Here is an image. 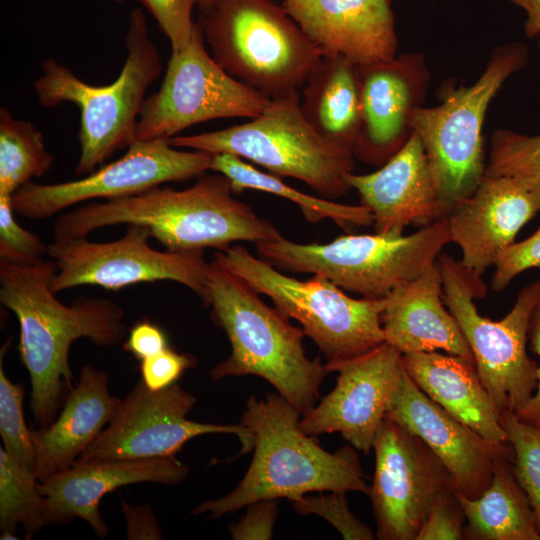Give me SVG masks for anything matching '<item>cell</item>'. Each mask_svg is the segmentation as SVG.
Segmentation results:
<instances>
[{
  "instance_id": "obj_13",
  "label": "cell",
  "mask_w": 540,
  "mask_h": 540,
  "mask_svg": "<svg viewBox=\"0 0 540 540\" xmlns=\"http://www.w3.org/2000/svg\"><path fill=\"white\" fill-rule=\"evenodd\" d=\"M150 238L146 227L128 224L125 234L111 242H91L87 237L54 240L48 254L58 270L51 290L57 294L83 285L115 290L169 280L188 287L203 301L211 265L203 251H158L150 246Z\"/></svg>"
},
{
  "instance_id": "obj_16",
  "label": "cell",
  "mask_w": 540,
  "mask_h": 540,
  "mask_svg": "<svg viewBox=\"0 0 540 540\" xmlns=\"http://www.w3.org/2000/svg\"><path fill=\"white\" fill-rule=\"evenodd\" d=\"M369 488L380 540H416L436 498L454 489L441 460L417 435L388 419L373 443Z\"/></svg>"
},
{
  "instance_id": "obj_24",
  "label": "cell",
  "mask_w": 540,
  "mask_h": 540,
  "mask_svg": "<svg viewBox=\"0 0 540 540\" xmlns=\"http://www.w3.org/2000/svg\"><path fill=\"white\" fill-rule=\"evenodd\" d=\"M381 322L385 342L402 355L443 350L475 363L456 319L444 307L437 262L385 298Z\"/></svg>"
},
{
  "instance_id": "obj_7",
  "label": "cell",
  "mask_w": 540,
  "mask_h": 540,
  "mask_svg": "<svg viewBox=\"0 0 540 540\" xmlns=\"http://www.w3.org/2000/svg\"><path fill=\"white\" fill-rule=\"evenodd\" d=\"M213 261L268 296L285 317L297 320L329 365L361 356L385 342L381 322L385 298L354 299L318 275L304 281L289 277L240 245L217 250Z\"/></svg>"
},
{
  "instance_id": "obj_18",
  "label": "cell",
  "mask_w": 540,
  "mask_h": 540,
  "mask_svg": "<svg viewBox=\"0 0 540 540\" xmlns=\"http://www.w3.org/2000/svg\"><path fill=\"white\" fill-rule=\"evenodd\" d=\"M357 71L360 125L353 153L366 163L383 165L412 133L411 116L429 74L420 53L357 65Z\"/></svg>"
},
{
  "instance_id": "obj_38",
  "label": "cell",
  "mask_w": 540,
  "mask_h": 540,
  "mask_svg": "<svg viewBox=\"0 0 540 540\" xmlns=\"http://www.w3.org/2000/svg\"><path fill=\"white\" fill-rule=\"evenodd\" d=\"M465 515L454 489L434 501L416 540H459L464 538Z\"/></svg>"
},
{
  "instance_id": "obj_14",
  "label": "cell",
  "mask_w": 540,
  "mask_h": 540,
  "mask_svg": "<svg viewBox=\"0 0 540 540\" xmlns=\"http://www.w3.org/2000/svg\"><path fill=\"white\" fill-rule=\"evenodd\" d=\"M212 157L207 151L174 147L166 139H136L122 157L81 179L26 183L11 196L12 206L22 217L45 219L90 199L127 197L166 182L199 177L210 170Z\"/></svg>"
},
{
  "instance_id": "obj_17",
  "label": "cell",
  "mask_w": 540,
  "mask_h": 540,
  "mask_svg": "<svg viewBox=\"0 0 540 540\" xmlns=\"http://www.w3.org/2000/svg\"><path fill=\"white\" fill-rule=\"evenodd\" d=\"M325 364L329 373L338 372L336 386L301 417L299 426L312 436L338 432L369 454L404 369L402 354L384 342L353 359Z\"/></svg>"
},
{
  "instance_id": "obj_45",
  "label": "cell",
  "mask_w": 540,
  "mask_h": 540,
  "mask_svg": "<svg viewBox=\"0 0 540 540\" xmlns=\"http://www.w3.org/2000/svg\"><path fill=\"white\" fill-rule=\"evenodd\" d=\"M526 14L524 32L528 38L538 37L540 48V0H509Z\"/></svg>"
},
{
  "instance_id": "obj_46",
  "label": "cell",
  "mask_w": 540,
  "mask_h": 540,
  "mask_svg": "<svg viewBox=\"0 0 540 540\" xmlns=\"http://www.w3.org/2000/svg\"><path fill=\"white\" fill-rule=\"evenodd\" d=\"M215 1L216 0H198L197 6L201 14L209 12L213 8Z\"/></svg>"
},
{
  "instance_id": "obj_31",
  "label": "cell",
  "mask_w": 540,
  "mask_h": 540,
  "mask_svg": "<svg viewBox=\"0 0 540 540\" xmlns=\"http://www.w3.org/2000/svg\"><path fill=\"white\" fill-rule=\"evenodd\" d=\"M21 525L27 538L47 526L44 497L35 474L0 448V530L1 539H18Z\"/></svg>"
},
{
  "instance_id": "obj_9",
  "label": "cell",
  "mask_w": 540,
  "mask_h": 540,
  "mask_svg": "<svg viewBox=\"0 0 540 540\" xmlns=\"http://www.w3.org/2000/svg\"><path fill=\"white\" fill-rule=\"evenodd\" d=\"M447 217L403 236L349 234L325 244L283 236L256 244L259 256L281 269L324 277L366 298H386L434 264L450 243Z\"/></svg>"
},
{
  "instance_id": "obj_20",
  "label": "cell",
  "mask_w": 540,
  "mask_h": 540,
  "mask_svg": "<svg viewBox=\"0 0 540 540\" xmlns=\"http://www.w3.org/2000/svg\"><path fill=\"white\" fill-rule=\"evenodd\" d=\"M189 468L174 456L145 459L77 460L71 467L39 481L44 497L47 525L66 524L78 517L98 537L109 529L101 511L104 496L117 488L136 483L176 485Z\"/></svg>"
},
{
  "instance_id": "obj_2",
  "label": "cell",
  "mask_w": 540,
  "mask_h": 540,
  "mask_svg": "<svg viewBox=\"0 0 540 540\" xmlns=\"http://www.w3.org/2000/svg\"><path fill=\"white\" fill-rule=\"evenodd\" d=\"M233 194L226 176L203 173L184 190L156 186L135 195L77 207L56 218L53 237H87L104 226L138 224L166 250L186 252L223 250L237 241L258 244L282 236L271 222Z\"/></svg>"
},
{
  "instance_id": "obj_3",
  "label": "cell",
  "mask_w": 540,
  "mask_h": 540,
  "mask_svg": "<svg viewBox=\"0 0 540 540\" xmlns=\"http://www.w3.org/2000/svg\"><path fill=\"white\" fill-rule=\"evenodd\" d=\"M300 419V413L279 393H269L265 399L252 396L241 421L254 435V454L245 476L229 494L197 505L192 515L216 519L256 501H292L310 492L368 495L370 486L356 449L347 445L327 452L301 430Z\"/></svg>"
},
{
  "instance_id": "obj_21",
  "label": "cell",
  "mask_w": 540,
  "mask_h": 540,
  "mask_svg": "<svg viewBox=\"0 0 540 540\" xmlns=\"http://www.w3.org/2000/svg\"><path fill=\"white\" fill-rule=\"evenodd\" d=\"M538 211L540 200L520 181L484 174L475 190L446 216L450 240L462 253V266L481 278Z\"/></svg>"
},
{
  "instance_id": "obj_41",
  "label": "cell",
  "mask_w": 540,
  "mask_h": 540,
  "mask_svg": "<svg viewBox=\"0 0 540 540\" xmlns=\"http://www.w3.org/2000/svg\"><path fill=\"white\" fill-rule=\"evenodd\" d=\"M246 514L236 524L229 526L235 540H267L272 538L278 515L277 499H265L246 506Z\"/></svg>"
},
{
  "instance_id": "obj_37",
  "label": "cell",
  "mask_w": 540,
  "mask_h": 540,
  "mask_svg": "<svg viewBox=\"0 0 540 540\" xmlns=\"http://www.w3.org/2000/svg\"><path fill=\"white\" fill-rule=\"evenodd\" d=\"M151 13L171 43V51L184 48L193 33V7L198 0H138Z\"/></svg>"
},
{
  "instance_id": "obj_40",
  "label": "cell",
  "mask_w": 540,
  "mask_h": 540,
  "mask_svg": "<svg viewBox=\"0 0 540 540\" xmlns=\"http://www.w3.org/2000/svg\"><path fill=\"white\" fill-rule=\"evenodd\" d=\"M195 358L188 353H178L166 348L160 353L141 360V380L151 390L167 388L180 378L183 372L195 366Z\"/></svg>"
},
{
  "instance_id": "obj_1",
  "label": "cell",
  "mask_w": 540,
  "mask_h": 540,
  "mask_svg": "<svg viewBox=\"0 0 540 540\" xmlns=\"http://www.w3.org/2000/svg\"><path fill=\"white\" fill-rule=\"evenodd\" d=\"M56 262L35 265L0 261V301L17 317L21 362L31 382V410L39 427L57 417L74 387L70 347L88 338L100 347L119 345L126 334L124 310L108 298L79 296L70 305L56 298L51 280Z\"/></svg>"
},
{
  "instance_id": "obj_22",
  "label": "cell",
  "mask_w": 540,
  "mask_h": 540,
  "mask_svg": "<svg viewBox=\"0 0 540 540\" xmlns=\"http://www.w3.org/2000/svg\"><path fill=\"white\" fill-rule=\"evenodd\" d=\"M348 183L372 213L379 234L399 236L408 225L424 227L449 213L438 195L421 139L413 131L380 169L351 173Z\"/></svg>"
},
{
  "instance_id": "obj_15",
  "label": "cell",
  "mask_w": 540,
  "mask_h": 540,
  "mask_svg": "<svg viewBox=\"0 0 540 540\" xmlns=\"http://www.w3.org/2000/svg\"><path fill=\"white\" fill-rule=\"evenodd\" d=\"M195 403L196 398L177 384L151 390L140 379L79 460L172 457L190 439L215 433L236 435L242 444L238 456L253 448L254 435L241 423L211 424L188 419Z\"/></svg>"
},
{
  "instance_id": "obj_32",
  "label": "cell",
  "mask_w": 540,
  "mask_h": 540,
  "mask_svg": "<svg viewBox=\"0 0 540 540\" xmlns=\"http://www.w3.org/2000/svg\"><path fill=\"white\" fill-rule=\"evenodd\" d=\"M484 174L512 177L540 200V134L528 136L510 130L494 132Z\"/></svg>"
},
{
  "instance_id": "obj_8",
  "label": "cell",
  "mask_w": 540,
  "mask_h": 540,
  "mask_svg": "<svg viewBox=\"0 0 540 540\" xmlns=\"http://www.w3.org/2000/svg\"><path fill=\"white\" fill-rule=\"evenodd\" d=\"M177 148L229 153L266 168L279 177L301 180L326 198L352 188L354 154L320 136L300 110L298 93L270 99L262 113L242 124L168 139Z\"/></svg>"
},
{
  "instance_id": "obj_42",
  "label": "cell",
  "mask_w": 540,
  "mask_h": 540,
  "mask_svg": "<svg viewBox=\"0 0 540 540\" xmlns=\"http://www.w3.org/2000/svg\"><path fill=\"white\" fill-rule=\"evenodd\" d=\"M168 348L164 332L150 321L136 323L123 344V349L140 361Z\"/></svg>"
},
{
  "instance_id": "obj_23",
  "label": "cell",
  "mask_w": 540,
  "mask_h": 540,
  "mask_svg": "<svg viewBox=\"0 0 540 540\" xmlns=\"http://www.w3.org/2000/svg\"><path fill=\"white\" fill-rule=\"evenodd\" d=\"M282 5L325 55L357 65L396 56L390 0H283Z\"/></svg>"
},
{
  "instance_id": "obj_25",
  "label": "cell",
  "mask_w": 540,
  "mask_h": 540,
  "mask_svg": "<svg viewBox=\"0 0 540 540\" xmlns=\"http://www.w3.org/2000/svg\"><path fill=\"white\" fill-rule=\"evenodd\" d=\"M106 372L84 365L59 415L31 430L34 474L42 481L71 467L115 417L122 399L111 395Z\"/></svg>"
},
{
  "instance_id": "obj_12",
  "label": "cell",
  "mask_w": 540,
  "mask_h": 540,
  "mask_svg": "<svg viewBox=\"0 0 540 540\" xmlns=\"http://www.w3.org/2000/svg\"><path fill=\"white\" fill-rule=\"evenodd\" d=\"M196 22L188 44L171 51L159 90L142 106L136 139H170L213 119L259 116L270 98L229 75L207 52Z\"/></svg>"
},
{
  "instance_id": "obj_36",
  "label": "cell",
  "mask_w": 540,
  "mask_h": 540,
  "mask_svg": "<svg viewBox=\"0 0 540 540\" xmlns=\"http://www.w3.org/2000/svg\"><path fill=\"white\" fill-rule=\"evenodd\" d=\"M14 212L11 195H0V257L18 265H35L48 253V245L21 227Z\"/></svg>"
},
{
  "instance_id": "obj_47",
  "label": "cell",
  "mask_w": 540,
  "mask_h": 540,
  "mask_svg": "<svg viewBox=\"0 0 540 540\" xmlns=\"http://www.w3.org/2000/svg\"><path fill=\"white\" fill-rule=\"evenodd\" d=\"M114 1L117 2V3H121V2H123L125 0H114Z\"/></svg>"
},
{
  "instance_id": "obj_29",
  "label": "cell",
  "mask_w": 540,
  "mask_h": 540,
  "mask_svg": "<svg viewBox=\"0 0 540 540\" xmlns=\"http://www.w3.org/2000/svg\"><path fill=\"white\" fill-rule=\"evenodd\" d=\"M210 170L226 176L234 194L252 189L281 196L295 203L310 223L330 219L343 229L373 224L372 213L365 206L340 204L308 195L287 185L279 176L264 173L233 154H213Z\"/></svg>"
},
{
  "instance_id": "obj_39",
  "label": "cell",
  "mask_w": 540,
  "mask_h": 540,
  "mask_svg": "<svg viewBox=\"0 0 540 540\" xmlns=\"http://www.w3.org/2000/svg\"><path fill=\"white\" fill-rule=\"evenodd\" d=\"M534 267H540V227L527 239L514 242L500 254L491 287L502 291L518 274Z\"/></svg>"
},
{
  "instance_id": "obj_33",
  "label": "cell",
  "mask_w": 540,
  "mask_h": 540,
  "mask_svg": "<svg viewBox=\"0 0 540 540\" xmlns=\"http://www.w3.org/2000/svg\"><path fill=\"white\" fill-rule=\"evenodd\" d=\"M500 422L513 449L514 475L530 501L540 534V426L508 411L501 413Z\"/></svg>"
},
{
  "instance_id": "obj_35",
  "label": "cell",
  "mask_w": 540,
  "mask_h": 540,
  "mask_svg": "<svg viewBox=\"0 0 540 540\" xmlns=\"http://www.w3.org/2000/svg\"><path fill=\"white\" fill-rule=\"evenodd\" d=\"M318 496H300L292 501V507L299 514H315L336 528L345 540H372V530L350 511L345 492H330Z\"/></svg>"
},
{
  "instance_id": "obj_44",
  "label": "cell",
  "mask_w": 540,
  "mask_h": 540,
  "mask_svg": "<svg viewBox=\"0 0 540 540\" xmlns=\"http://www.w3.org/2000/svg\"><path fill=\"white\" fill-rule=\"evenodd\" d=\"M528 336L531 349L537 354L539 359L537 368V387L533 396L522 408L515 412V414L522 421L540 426V301L532 313Z\"/></svg>"
},
{
  "instance_id": "obj_11",
  "label": "cell",
  "mask_w": 540,
  "mask_h": 540,
  "mask_svg": "<svg viewBox=\"0 0 540 540\" xmlns=\"http://www.w3.org/2000/svg\"><path fill=\"white\" fill-rule=\"evenodd\" d=\"M527 60L523 44L502 45L472 85L448 91L437 106L413 111L411 129L421 139L438 195L449 212L483 177L482 129L489 104Z\"/></svg>"
},
{
  "instance_id": "obj_26",
  "label": "cell",
  "mask_w": 540,
  "mask_h": 540,
  "mask_svg": "<svg viewBox=\"0 0 540 540\" xmlns=\"http://www.w3.org/2000/svg\"><path fill=\"white\" fill-rule=\"evenodd\" d=\"M402 364L419 389L446 412L493 445L509 442L501 414L481 382L475 363L431 351L404 354Z\"/></svg>"
},
{
  "instance_id": "obj_10",
  "label": "cell",
  "mask_w": 540,
  "mask_h": 540,
  "mask_svg": "<svg viewBox=\"0 0 540 540\" xmlns=\"http://www.w3.org/2000/svg\"><path fill=\"white\" fill-rule=\"evenodd\" d=\"M443 301L456 319L473 353L481 382L500 414L517 412L537 387L538 363L526 350L532 313L540 301V281L519 292L511 311L501 320L481 316L474 299L484 298L487 286L461 264L440 255Z\"/></svg>"
},
{
  "instance_id": "obj_43",
  "label": "cell",
  "mask_w": 540,
  "mask_h": 540,
  "mask_svg": "<svg viewBox=\"0 0 540 540\" xmlns=\"http://www.w3.org/2000/svg\"><path fill=\"white\" fill-rule=\"evenodd\" d=\"M121 510L127 525V539H163L158 521L149 505H133L121 499Z\"/></svg>"
},
{
  "instance_id": "obj_19",
  "label": "cell",
  "mask_w": 540,
  "mask_h": 540,
  "mask_svg": "<svg viewBox=\"0 0 540 540\" xmlns=\"http://www.w3.org/2000/svg\"><path fill=\"white\" fill-rule=\"evenodd\" d=\"M386 417L421 438L448 470L454 490L477 498L489 487L495 458L509 444L493 445L430 399L403 369Z\"/></svg>"
},
{
  "instance_id": "obj_4",
  "label": "cell",
  "mask_w": 540,
  "mask_h": 540,
  "mask_svg": "<svg viewBox=\"0 0 540 540\" xmlns=\"http://www.w3.org/2000/svg\"><path fill=\"white\" fill-rule=\"evenodd\" d=\"M203 300L211 318L227 335L231 355L210 372L213 380L255 375L268 381L302 416L319 399L329 371L319 358L309 359L305 333L275 307L266 305L246 282L210 262Z\"/></svg>"
},
{
  "instance_id": "obj_6",
  "label": "cell",
  "mask_w": 540,
  "mask_h": 540,
  "mask_svg": "<svg viewBox=\"0 0 540 540\" xmlns=\"http://www.w3.org/2000/svg\"><path fill=\"white\" fill-rule=\"evenodd\" d=\"M197 23L214 60L270 99L298 93L323 55L272 0H216Z\"/></svg>"
},
{
  "instance_id": "obj_28",
  "label": "cell",
  "mask_w": 540,
  "mask_h": 540,
  "mask_svg": "<svg viewBox=\"0 0 540 540\" xmlns=\"http://www.w3.org/2000/svg\"><path fill=\"white\" fill-rule=\"evenodd\" d=\"M457 496L467 521L468 538L540 540L530 501L513 472L510 443L497 454L491 484L482 495Z\"/></svg>"
},
{
  "instance_id": "obj_34",
  "label": "cell",
  "mask_w": 540,
  "mask_h": 540,
  "mask_svg": "<svg viewBox=\"0 0 540 540\" xmlns=\"http://www.w3.org/2000/svg\"><path fill=\"white\" fill-rule=\"evenodd\" d=\"M8 345L9 341L0 353V434L3 449L21 466L34 473L35 455L31 430L25 423L23 413L25 387L21 383H13L3 367V355Z\"/></svg>"
},
{
  "instance_id": "obj_5",
  "label": "cell",
  "mask_w": 540,
  "mask_h": 540,
  "mask_svg": "<svg viewBox=\"0 0 540 540\" xmlns=\"http://www.w3.org/2000/svg\"><path fill=\"white\" fill-rule=\"evenodd\" d=\"M124 43L125 63L118 78L108 85L86 83L53 58L43 61V73L33 83L43 107L71 102L80 110L81 153L75 168L77 176L90 174L116 151L136 140L146 91L161 75L160 54L139 8L129 13Z\"/></svg>"
},
{
  "instance_id": "obj_30",
  "label": "cell",
  "mask_w": 540,
  "mask_h": 540,
  "mask_svg": "<svg viewBox=\"0 0 540 540\" xmlns=\"http://www.w3.org/2000/svg\"><path fill=\"white\" fill-rule=\"evenodd\" d=\"M53 163L54 156L47 150L42 133L1 107L0 195L12 196L33 177L45 175Z\"/></svg>"
},
{
  "instance_id": "obj_27",
  "label": "cell",
  "mask_w": 540,
  "mask_h": 540,
  "mask_svg": "<svg viewBox=\"0 0 540 540\" xmlns=\"http://www.w3.org/2000/svg\"><path fill=\"white\" fill-rule=\"evenodd\" d=\"M300 110L320 136L353 152L360 125L357 64L323 54L302 87Z\"/></svg>"
}]
</instances>
